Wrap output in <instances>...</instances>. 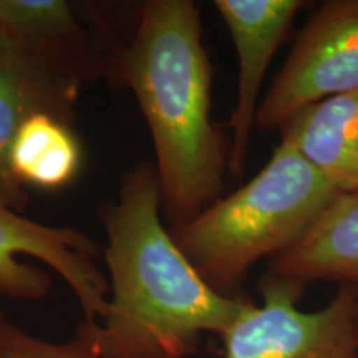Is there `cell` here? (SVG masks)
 I'll return each mask as SVG.
<instances>
[{
  "label": "cell",
  "mask_w": 358,
  "mask_h": 358,
  "mask_svg": "<svg viewBox=\"0 0 358 358\" xmlns=\"http://www.w3.org/2000/svg\"><path fill=\"white\" fill-rule=\"evenodd\" d=\"M352 192H358V181H357V185H355V187H353Z\"/></svg>",
  "instance_id": "obj_14"
},
{
  "label": "cell",
  "mask_w": 358,
  "mask_h": 358,
  "mask_svg": "<svg viewBox=\"0 0 358 358\" xmlns=\"http://www.w3.org/2000/svg\"><path fill=\"white\" fill-rule=\"evenodd\" d=\"M338 194L280 140L256 176L171 234L199 275L232 297L241 294L250 268L292 248Z\"/></svg>",
  "instance_id": "obj_3"
},
{
  "label": "cell",
  "mask_w": 358,
  "mask_h": 358,
  "mask_svg": "<svg viewBox=\"0 0 358 358\" xmlns=\"http://www.w3.org/2000/svg\"><path fill=\"white\" fill-rule=\"evenodd\" d=\"M279 134L338 192L353 191L358 181V90L303 106Z\"/></svg>",
  "instance_id": "obj_9"
},
{
  "label": "cell",
  "mask_w": 358,
  "mask_h": 358,
  "mask_svg": "<svg viewBox=\"0 0 358 358\" xmlns=\"http://www.w3.org/2000/svg\"><path fill=\"white\" fill-rule=\"evenodd\" d=\"M350 358H358V353H355V355H352Z\"/></svg>",
  "instance_id": "obj_15"
},
{
  "label": "cell",
  "mask_w": 358,
  "mask_h": 358,
  "mask_svg": "<svg viewBox=\"0 0 358 358\" xmlns=\"http://www.w3.org/2000/svg\"><path fill=\"white\" fill-rule=\"evenodd\" d=\"M38 259L66 280L83 312V325L105 315L110 284L98 267V245L73 227H55L24 217L0 198V294L15 301H38L50 290L42 268L20 261Z\"/></svg>",
  "instance_id": "obj_6"
},
{
  "label": "cell",
  "mask_w": 358,
  "mask_h": 358,
  "mask_svg": "<svg viewBox=\"0 0 358 358\" xmlns=\"http://www.w3.org/2000/svg\"><path fill=\"white\" fill-rule=\"evenodd\" d=\"M352 90H358V0H325L261 100L257 127L279 131L303 106Z\"/></svg>",
  "instance_id": "obj_7"
},
{
  "label": "cell",
  "mask_w": 358,
  "mask_h": 358,
  "mask_svg": "<svg viewBox=\"0 0 358 358\" xmlns=\"http://www.w3.org/2000/svg\"><path fill=\"white\" fill-rule=\"evenodd\" d=\"M307 285L268 271L262 303L249 301L221 335L224 358H350L358 353V290L340 285L319 310L299 308Z\"/></svg>",
  "instance_id": "obj_5"
},
{
  "label": "cell",
  "mask_w": 358,
  "mask_h": 358,
  "mask_svg": "<svg viewBox=\"0 0 358 358\" xmlns=\"http://www.w3.org/2000/svg\"><path fill=\"white\" fill-rule=\"evenodd\" d=\"M82 143L73 127L50 115H35L19 128L8 148V171L24 187L64 189L82 169Z\"/></svg>",
  "instance_id": "obj_11"
},
{
  "label": "cell",
  "mask_w": 358,
  "mask_h": 358,
  "mask_svg": "<svg viewBox=\"0 0 358 358\" xmlns=\"http://www.w3.org/2000/svg\"><path fill=\"white\" fill-rule=\"evenodd\" d=\"M0 358H103L75 337L65 343L48 342L7 322L0 340Z\"/></svg>",
  "instance_id": "obj_12"
},
{
  "label": "cell",
  "mask_w": 358,
  "mask_h": 358,
  "mask_svg": "<svg viewBox=\"0 0 358 358\" xmlns=\"http://www.w3.org/2000/svg\"><path fill=\"white\" fill-rule=\"evenodd\" d=\"M110 295L96 325L78 340L103 358H187L204 334L226 332L250 299L222 295L206 282L164 222L155 164L143 161L100 208Z\"/></svg>",
  "instance_id": "obj_1"
},
{
  "label": "cell",
  "mask_w": 358,
  "mask_h": 358,
  "mask_svg": "<svg viewBox=\"0 0 358 358\" xmlns=\"http://www.w3.org/2000/svg\"><path fill=\"white\" fill-rule=\"evenodd\" d=\"M268 271L307 285L338 282L358 290V192H342Z\"/></svg>",
  "instance_id": "obj_10"
},
{
  "label": "cell",
  "mask_w": 358,
  "mask_h": 358,
  "mask_svg": "<svg viewBox=\"0 0 358 358\" xmlns=\"http://www.w3.org/2000/svg\"><path fill=\"white\" fill-rule=\"evenodd\" d=\"M6 325H7V319L6 315H3L2 308H0V340H2V334H3V329H6Z\"/></svg>",
  "instance_id": "obj_13"
},
{
  "label": "cell",
  "mask_w": 358,
  "mask_h": 358,
  "mask_svg": "<svg viewBox=\"0 0 358 358\" xmlns=\"http://www.w3.org/2000/svg\"><path fill=\"white\" fill-rule=\"evenodd\" d=\"M303 6V0H214L229 30L239 65L236 103L227 123L231 129L227 168L234 179L244 176L267 70Z\"/></svg>",
  "instance_id": "obj_8"
},
{
  "label": "cell",
  "mask_w": 358,
  "mask_h": 358,
  "mask_svg": "<svg viewBox=\"0 0 358 358\" xmlns=\"http://www.w3.org/2000/svg\"><path fill=\"white\" fill-rule=\"evenodd\" d=\"M108 73L92 35L64 0H0V198L22 213L29 196L8 171V148L27 120L73 124L82 87Z\"/></svg>",
  "instance_id": "obj_4"
},
{
  "label": "cell",
  "mask_w": 358,
  "mask_h": 358,
  "mask_svg": "<svg viewBox=\"0 0 358 358\" xmlns=\"http://www.w3.org/2000/svg\"><path fill=\"white\" fill-rule=\"evenodd\" d=\"M108 73L136 96L155 146L161 209L169 231L221 198L229 145L213 122V65L192 0H146L131 40Z\"/></svg>",
  "instance_id": "obj_2"
}]
</instances>
